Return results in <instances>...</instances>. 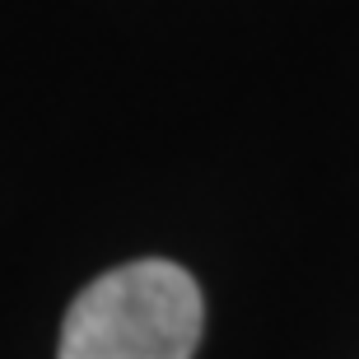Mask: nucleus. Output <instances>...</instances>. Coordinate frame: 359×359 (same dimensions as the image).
Segmentation results:
<instances>
[{
    "mask_svg": "<svg viewBox=\"0 0 359 359\" xmlns=\"http://www.w3.org/2000/svg\"><path fill=\"white\" fill-rule=\"evenodd\" d=\"M201 322V290L182 266L131 262L70 304L56 359H191Z\"/></svg>",
    "mask_w": 359,
    "mask_h": 359,
    "instance_id": "1",
    "label": "nucleus"
}]
</instances>
